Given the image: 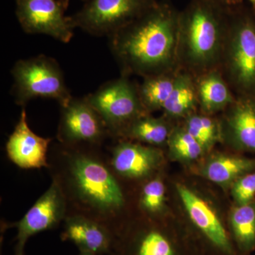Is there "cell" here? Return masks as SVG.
<instances>
[{"mask_svg":"<svg viewBox=\"0 0 255 255\" xmlns=\"http://www.w3.org/2000/svg\"><path fill=\"white\" fill-rule=\"evenodd\" d=\"M94 148L60 144L52 154L48 168L66 199L68 215H81L97 221L117 237L122 230L119 219L127 198L108 161Z\"/></svg>","mask_w":255,"mask_h":255,"instance_id":"6da1fadb","label":"cell"},{"mask_svg":"<svg viewBox=\"0 0 255 255\" xmlns=\"http://www.w3.org/2000/svg\"><path fill=\"white\" fill-rule=\"evenodd\" d=\"M179 15L169 0L158 1L109 37L122 75L143 78L179 70Z\"/></svg>","mask_w":255,"mask_h":255,"instance_id":"7a4b0ae2","label":"cell"},{"mask_svg":"<svg viewBox=\"0 0 255 255\" xmlns=\"http://www.w3.org/2000/svg\"><path fill=\"white\" fill-rule=\"evenodd\" d=\"M231 7L214 0H191L179 11L177 59L193 76L219 68Z\"/></svg>","mask_w":255,"mask_h":255,"instance_id":"3957f363","label":"cell"},{"mask_svg":"<svg viewBox=\"0 0 255 255\" xmlns=\"http://www.w3.org/2000/svg\"><path fill=\"white\" fill-rule=\"evenodd\" d=\"M219 69L236 97L255 94V9L231 7Z\"/></svg>","mask_w":255,"mask_h":255,"instance_id":"277c9868","label":"cell"},{"mask_svg":"<svg viewBox=\"0 0 255 255\" xmlns=\"http://www.w3.org/2000/svg\"><path fill=\"white\" fill-rule=\"evenodd\" d=\"M12 92L17 105L24 106L35 98L52 99L60 106L71 100L58 62L44 55L16 62L11 70Z\"/></svg>","mask_w":255,"mask_h":255,"instance_id":"5b68a950","label":"cell"},{"mask_svg":"<svg viewBox=\"0 0 255 255\" xmlns=\"http://www.w3.org/2000/svg\"><path fill=\"white\" fill-rule=\"evenodd\" d=\"M85 97L100 114L110 137L119 138L133 121L148 114L142 105L138 85L125 75L106 82Z\"/></svg>","mask_w":255,"mask_h":255,"instance_id":"8992f818","label":"cell"},{"mask_svg":"<svg viewBox=\"0 0 255 255\" xmlns=\"http://www.w3.org/2000/svg\"><path fill=\"white\" fill-rule=\"evenodd\" d=\"M157 0H87L71 16L75 28L96 36L110 37L140 16Z\"/></svg>","mask_w":255,"mask_h":255,"instance_id":"52a82bcc","label":"cell"},{"mask_svg":"<svg viewBox=\"0 0 255 255\" xmlns=\"http://www.w3.org/2000/svg\"><path fill=\"white\" fill-rule=\"evenodd\" d=\"M60 107L57 137L62 145L96 147L110 136L105 122L86 97H72Z\"/></svg>","mask_w":255,"mask_h":255,"instance_id":"ba28073f","label":"cell"},{"mask_svg":"<svg viewBox=\"0 0 255 255\" xmlns=\"http://www.w3.org/2000/svg\"><path fill=\"white\" fill-rule=\"evenodd\" d=\"M16 15L24 32L46 34L67 43L74 35L71 16H65L70 0H15Z\"/></svg>","mask_w":255,"mask_h":255,"instance_id":"9c48e42d","label":"cell"},{"mask_svg":"<svg viewBox=\"0 0 255 255\" xmlns=\"http://www.w3.org/2000/svg\"><path fill=\"white\" fill-rule=\"evenodd\" d=\"M67 215L66 199L59 184L53 180L44 194L15 224L17 229L15 255H24L25 246L30 238L58 227Z\"/></svg>","mask_w":255,"mask_h":255,"instance_id":"30bf717a","label":"cell"},{"mask_svg":"<svg viewBox=\"0 0 255 255\" xmlns=\"http://www.w3.org/2000/svg\"><path fill=\"white\" fill-rule=\"evenodd\" d=\"M162 152L157 147L121 140L111 150L109 165L115 175L128 180L150 179L162 163Z\"/></svg>","mask_w":255,"mask_h":255,"instance_id":"8fae6325","label":"cell"},{"mask_svg":"<svg viewBox=\"0 0 255 255\" xmlns=\"http://www.w3.org/2000/svg\"><path fill=\"white\" fill-rule=\"evenodd\" d=\"M51 139L36 135L28 127L24 109L6 144V155L21 169L49 167L48 150Z\"/></svg>","mask_w":255,"mask_h":255,"instance_id":"7c38bea8","label":"cell"},{"mask_svg":"<svg viewBox=\"0 0 255 255\" xmlns=\"http://www.w3.org/2000/svg\"><path fill=\"white\" fill-rule=\"evenodd\" d=\"M61 239L71 242L80 252L104 255L113 254L116 236L97 221L81 215L69 214L63 221Z\"/></svg>","mask_w":255,"mask_h":255,"instance_id":"4fadbf2b","label":"cell"},{"mask_svg":"<svg viewBox=\"0 0 255 255\" xmlns=\"http://www.w3.org/2000/svg\"><path fill=\"white\" fill-rule=\"evenodd\" d=\"M177 190L183 205L196 227L223 254H234L227 231L214 209L186 186L178 184Z\"/></svg>","mask_w":255,"mask_h":255,"instance_id":"5bb4252c","label":"cell"},{"mask_svg":"<svg viewBox=\"0 0 255 255\" xmlns=\"http://www.w3.org/2000/svg\"><path fill=\"white\" fill-rule=\"evenodd\" d=\"M221 122L222 140L241 150L255 152V94L236 97L224 111Z\"/></svg>","mask_w":255,"mask_h":255,"instance_id":"9a60e30c","label":"cell"},{"mask_svg":"<svg viewBox=\"0 0 255 255\" xmlns=\"http://www.w3.org/2000/svg\"><path fill=\"white\" fill-rule=\"evenodd\" d=\"M115 255H178L170 238L157 228L137 232L122 230L116 237Z\"/></svg>","mask_w":255,"mask_h":255,"instance_id":"2e32d148","label":"cell"},{"mask_svg":"<svg viewBox=\"0 0 255 255\" xmlns=\"http://www.w3.org/2000/svg\"><path fill=\"white\" fill-rule=\"evenodd\" d=\"M195 78L199 110L214 115L224 112L236 99L219 68L213 69Z\"/></svg>","mask_w":255,"mask_h":255,"instance_id":"e0dca14e","label":"cell"},{"mask_svg":"<svg viewBox=\"0 0 255 255\" xmlns=\"http://www.w3.org/2000/svg\"><path fill=\"white\" fill-rule=\"evenodd\" d=\"M199 110L195 78L187 72L179 70L172 93L162 111L168 120L185 119Z\"/></svg>","mask_w":255,"mask_h":255,"instance_id":"ac0fdd59","label":"cell"},{"mask_svg":"<svg viewBox=\"0 0 255 255\" xmlns=\"http://www.w3.org/2000/svg\"><path fill=\"white\" fill-rule=\"evenodd\" d=\"M255 170V160L229 155L214 156L203 167V176L221 186L233 184L242 176Z\"/></svg>","mask_w":255,"mask_h":255,"instance_id":"d6986e66","label":"cell"},{"mask_svg":"<svg viewBox=\"0 0 255 255\" xmlns=\"http://www.w3.org/2000/svg\"><path fill=\"white\" fill-rule=\"evenodd\" d=\"M173 127L170 121L166 119L155 118L146 114L132 122L119 135L122 140H136L157 147L167 145Z\"/></svg>","mask_w":255,"mask_h":255,"instance_id":"ffe728a7","label":"cell"},{"mask_svg":"<svg viewBox=\"0 0 255 255\" xmlns=\"http://www.w3.org/2000/svg\"><path fill=\"white\" fill-rule=\"evenodd\" d=\"M171 72L143 78L138 85L139 95L147 113L162 110L175 84L178 72Z\"/></svg>","mask_w":255,"mask_h":255,"instance_id":"44dd1931","label":"cell"},{"mask_svg":"<svg viewBox=\"0 0 255 255\" xmlns=\"http://www.w3.org/2000/svg\"><path fill=\"white\" fill-rule=\"evenodd\" d=\"M231 226L235 241L245 253L255 248V201L245 205H238L233 210Z\"/></svg>","mask_w":255,"mask_h":255,"instance_id":"7402d4cb","label":"cell"},{"mask_svg":"<svg viewBox=\"0 0 255 255\" xmlns=\"http://www.w3.org/2000/svg\"><path fill=\"white\" fill-rule=\"evenodd\" d=\"M182 127L200 143L205 152L222 140L221 122L213 116L196 112L184 119Z\"/></svg>","mask_w":255,"mask_h":255,"instance_id":"603a6c76","label":"cell"},{"mask_svg":"<svg viewBox=\"0 0 255 255\" xmlns=\"http://www.w3.org/2000/svg\"><path fill=\"white\" fill-rule=\"evenodd\" d=\"M167 145L172 157L184 161L199 158L205 150L199 142L182 127H174Z\"/></svg>","mask_w":255,"mask_h":255,"instance_id":"cb8c5ba5","label":"cell"},{"mask_svg":"<svg viewBox=\"0 0 255 255\" xmlns=\"http://www.w3.org/2000/svg\"><path fill=\"white\" fill-rule=\"evenodd\" d=\"M165 186L159 177L150 178L142 186L139 198V206L146 214L156 215L164 209Z\"/></svg>","mask_w":255,"mask_h":255,"instance_id":"d4e9b609","label":"cell"},{"mask_svg":"<svg viewBox=\"0 0 255 255\" xmlns=\"http://www.w3.org/2000/svg\"><path fill=\"white\" fill-rule=\"evenodd\" d=\"M232 195L238 205H245L255 201V171L244 174L233 183Z\"/></svg>","mask_w":255,"mask_h":255,"instance_id":"484cf974","label":"cell"},{"mask_svg":"<svg viewBox=\"0 0 255 255\" xmlns=\"http://www.w3.org/2000/svg\"><path fill=\"white\" fill-rule=\"evenodd\" d=\"M220 4L228 6V7H233L243 4V0H214Z\"/></svg>","mask_w":255,"mask_h":255,"instance_id":"4316f807","label":"cell"},{"mask_svg":"<svg viewBox=\"0 0 255 255\" xmlns=\"http://www.w3.org/2000/svg\"><path fill=\"white\" fill-rule=\"evenodd\" d=\"M250 3H251L252 7L255 9V0H248Z\"/></svg>","mask_w":255,"mask_h":255,"instance_id":"83f0119b","label":"cell"},{"mask_svg":"<svg viewBox=\"0 0 255 255\" xmlns=\"http://www.w3.org/2000/svg\"><path fill=\"white\" fill-rule=\"evenodd\" d=\"M78 255H95L92 254V253H85V252H80V254Z\"/></svg>","mask_w":255,"mask_h":255,"instance_id":"f1b7e54d","label":"cell"},{"mask_svg":"<svg viewBox=\"0 0 255 255\" xmlns=\"http://www.w3.org/2000/svg\"><path fill=\"white\" fill-rule=\"evenodd\" d=\"M82 1H87V0H82Z\"/></svg>","mask_w":255,"mask_h":255,"instance_id":"f546056e","label":"cell"}]
</instances>
